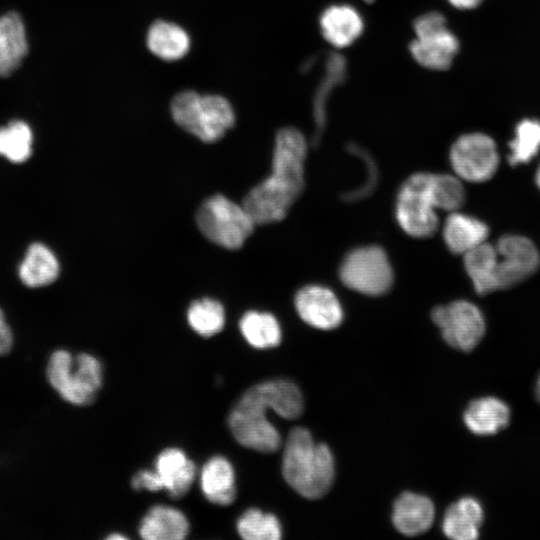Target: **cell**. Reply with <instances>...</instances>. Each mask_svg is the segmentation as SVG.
Masks as SVG:
<instances>
[{"instance_id":"obj_1","label":"cell","mask_w":540,"mask_h":540,"mask_svg":"<svg viewBox=\"0 0 540 540\" xmlns=\"http://www.w3.org/2000/svg\"><path fill=\"white\" fill-rule=\"evenodd\" d=\"M304 401L299 388L285 379L260 382L247 389L232 407L228 425L242 446L263 453H273L281 445V436L266 417L272 410L282 418L299 417Z\"/></svg>"},{"instance_id":"obj_2","label":"cell","mask_w":540,"mask_h":540,"mask_svg":"<svg viewBox=\"0 0 540 540\" xmlns=\"http://www.w3.org/2000/svg\"><path fill=\"white\" fill-rule=\"evenodd\" d=\"M307 149V141L299 130L286 127L278 131L271 174L254 186L242 203L255 224L282 220L300 196Z\"/></svg>"},{"instance_id":"obj_3","label":"cell","mask_w":540,"mask_h":540,"mask_svg":"<svg viewBox=\"0 0 540 540\" xmlns=\"http://www.w3.org/2000/svg\"><path fill=\"white\" fill-rule=\"evenodd\" d=\"M282 473L286 482L301 496L320 498L333 483V454L326 444L316 443L307 429L295 427L285 443Z\"/></svg>"},{"instance_id":"obj_4","label":"cell","mask_w":540,"mask_h":540,"mask_svg":"<svg viewBox=\"0 0 540 540\" xmlns=\"http://www.w3.org/2000/svg\"><path fill=\"white\" fill-rule=\"evenodd\" d=\"M171 113L182 129L207 143L222 138L235 123L233 108L226 98L191 90L174 96Z\"/></svg>"},{"instance_id":"obj_5","label":"cell","mask_w":540,"mask_h":540,"mask_svg":"<svg viewBox=\"0 0 540 540\" xmlns=\"http://www.w3.org/2000/svg\"><path fill=\"white\" fill-rule=\"evenodd\" d=\"M46 371L50 385L73 405L92 403L102 387V365L88 353L73 356L66 350H57L50 356Z\"/></svg>"},{"instance_id":"obj_6","label":"cell","mask_w":540,"mask_h":540,"mask_svg":"<svg viewBox=\"0 0 540 540\" xmlns=\"http://www.w3.org/2000/svg\"><path fill=\"white\" fill-rule=\"evenodd\" d=\"M196 222L203 235L226 249H238L256 225L243 205L221 194L207 198L199 207Z\"/></svg>"},{"instance_id":"obj_7","label":"cell","mask_w":540,"mask_h":540,"mask_svg":"<svg viewBox=\"0 0 540 540\" xmlns=\"http://www.w3.org/2000/svg\"><path fill=\"white\" fill-rule=\"evenodd\" d=\"M436 210L430 173H415L407 178L396 199V218L403 231L416 238L432 236L439 226Z\"/></svg>"},{"instance_id":"obj_8","label":"cell","mask_w":540,"mask_h":540,"mask_svg":"<svg viewBox=\"0 0 540 540\" xmlns=\"http://www.w3.org/2000/svg\"><path fill=\"white\" fill-rule=\"evenodd\" d=\"M339 274L346 287L370 296L388 292L393 284L392 267L379 246H365L349 252Z\"/></svg>"},{"instance_id":"obj_9","label":"cell","mask_w":540,"mask_h":540,"mask_svg":"<svg viewBox=\"0 0 540 540\" xmlns=\"http://www.w3.org/2000/svg\"><path fill=\"white\" fill-rule=\"evenodd\" d=\"M431 318L445 342L457 350H473L485 334L486 324L481 310L466 300L435 307Z\"/></svg>"},{"instance_id":"obj_10","label":"cell","mask_w":540,"mask_h":540,"mask_svg":"<svg viewBox=\"0 0 540 540\" xmlns=\"http://www.w3.org/2000/svg\"><path fill=\"white\" fill-rule=\"evenodd\" d=\"M449 158L457 177L474 183L491 179L499 166L495 141L480 132L460 136L451 146Z\"/></svg>"},{"instance_id":"obj_11","label":"cell","mask_w":540,"mask_h":540,"mask_svg":"<svg viewBox=\"0 0 540 540\" xmlns=\"http://www.w3.org/2000/svg\"><path fill=\"white\" fill-rule=\"evenodd\" d=\"M498 289H508L531 277L540 267V254L527 237L507 234L495 244Z\"/></svg>"},{"instance_id":"obj_12","label":"cell","mask_w":540,"mask_h":540,"mask_svg":"<svg viewBox=\"0 0 540 540\" xmlns=\"http://www.w3.org/2000/svg\"><path fill=\"white\" fill-rule=\"evenodd\" d=\"M31 52L27 22L18 10L0 13V78L15 74Z\"/></svg>"},{"instance_id":"obj_13","label":"cell","mask_w":540,"mask_h":540,"mask_svg":"<svg viewBox=\"0 0 540 540\" xmlns=\"http://www.w3.org/2000/svg\"><path fill=\"white\" fill-rule=\"evenodd\" d=\"M294 303L301 319L315 328L331 330L342 322L341 304L328 288L318 285L305 286L297 292Z\"/></svg>"},{"instance_id":"obj_14","label":"cell","mask_w":540,"mask_h":540,"mask_svg":"<svg viewBox=\"0 0 540 540\" xmlns=\"http://www.w3.org/2000/svg\"><path fill=\"white\" fill-rule=\"evenodd\" d=\"M409 50L421 66L443 71L448 69L459 51V40L447 25L416 35Z\"/></svg>"},{"instance_id":"obj_15","label":"cell","mask_w":540,"mask_h":540,"mask_svg":"<svg viewBox=\"0 0 540 540\" xmlns=\"http://www.w3.org/2000/svg\"><path fill=\"white\" fill-rule=\"evenodd\" d=\"M324 39L336 48L351 45L364 30V22L356 8L347 4L331 5L319 19Z\"/></svg>"},{"instance_id":"obj_16","label":"cell","mask_w":540,"mask_h":540,"mask_svg":"<svg viewBox=\"0 0 540 540\" xmlns=\"http://www.w3.org/2000/svg\"><path fill=\"white\" fill-rule=\"evenodd\" d=\"M155 471L171 498L183 497L196 477V465L180 448H166L155 461Z\"/></svg>"},{"instance_id":"obj_17","label":"cell","mask_w":540,"mask_h":540,"mask_svg":"<svg viewBox=\"0 0 540 540\" xmlns=\"http://www.w3.org/2000/svg\"><path fill=\"white\" fill-rule=\"evenodd\" d=\"M435 509L432 501L413 492H404L393 505L394 527L406 536H416L426 532L433 524Z\"/></svg>"},{"instance_id":"obj_18","label":"cell","mask_w":540,"mask_h":540,"mask_svg":"<svg viewBox=\"0 0 540 540\" xmlns=\"http://www.w3.org/2000/svg\"><path fill=\"white\" fill-rule=\"evenodd\" d=\"M200 487L205 498L219 506H227L236 498L235 471L221 455L211 457L200 472Z\"/></svg>"},{"instance_id":"obj_19","label":"cell","mask_w":540,"mask_h":540,"mask_svg":"<svg viewBox=\"0 0 540 540\" xmlns=\"http://www.w3.org/2000/svg\"><path fill=\"white\" fill-rule=\"evenodd\" d=\"M138 532L145 540H182L189 533V521L177 508L155 505L141 519Z\"/></svg>"},{"instance_id":"obj_20","label":"cell","mask_w":540,"mask_h":540,"mask_svg":"<svg viewBox=\"0 0 540 540\" xmlns=\"http://www.w3.org/2000/svg\"><path fill=\"white\" fill-rule=\"evenodd\" d=\"M488 226L481 220L460 213L451 212L443 226V239L450 252L464 255L486 242Z\"/></svg>"},{"instance_id":"obj_21","label":"cell","mask_w":540,"mask_h":540,"mask_svg":"<svg viewBox=\"0 0 540 540\" xmlns=\"http://www.w3.org/2000/svg\"><path fill=\"white\" fill-rule=\"evenodd\" d=\"M484 520L483 508L478 500L464 497L451 504L445 512L442 531L450 539L474 540Z\"/></svg>"},{"instance_id":"obj_22","label":"cell","mask_w":540,"mask_h":540,"mask_svg":"<svg viewBox=\"0 0 540 540\" xmlns=\"http://www.w3.org/2000/svg\"><path fill=\"white\" fill-rule=\"evenodd\" d=\"M467 428L476 435H492L506 427L510 420V409L496 397L475 399L463 414Z\"/></svg>"},{"instance_id":"obj_23","label":"cell","mask_w":540,"mask_h":540,"mask_svg":"<svg viewBox=\"0 0 540 540\" xmlns=\"http://www.w3.org/2000/svg\"><path fill=\"white\" fill-rule=\"evenodd\" d=\"M60 271L57 257L42 243L31 244L19 266V278L31 288L44 287L53 283Z\"/></svg>"},{"instance_id":"obj_24","label":"cell","mask_w":540,"mask_h":540,"mask_svg":"<svg viewBox=\"0 0 540 540\" xmlns=\"http://www.w3.org/2000/svg\"><path fill=\"white\" fill-rule=\"evenodd\" d=\"M188 33L175 23L155 21L147 33V47L158 58L176 61L183 58L190 49Z\"/></svg>"},{"instance_id":"obj_25","label":"cell","mask_w":540,"mask_h":540,"mask_svg":"<svg viewBox=\"0 0 540 540\" xmlns=\"http://www.w3.org/2000/svg\"><path fill=\"white\" fill-rule=\"evenodd\" d=\"M464 267L476 292L486 295L498 289V256L495 245L484 242L463 255Z\"/></svg>"},{"instance_id":"obj_26","label":"cell","mask_w":540,"mask_h":540,"mask_svg":"<svg viewBox=\"0 0 540 540\" xmlns=\"http://www.w3.org/2000/svg\"><path fill=\"white\" fill-rule=\"evenodd\" d=\"M347 73L346 59L339 53H330L326 60L325 74L313 98V118L315 124V132L313 136V144L320 140L322 132L326 125V107L331 92L336 86L340 85Z\"/></svg>"},{"instance_id":"obj_27","label":"cell","mask_w":540,"mask_h":540,"mask_svg":"<svg viewBox=\"0 0 540 540\" xmlns=\"http://www.w3.org/2000/svg\"><path fill=\"white\" fill-rule=\"evenodd\" d=\"M239 328L245 340L256 349L276 347L282 339L277 319L267 312H246L239 321Z\"/></svg>"},{"instance_id":"obj_28","label":"cell","mask_w":540,"mask_h":540,"mask_svg":"<svg viewBox=\"0 0 540 540\" xmlns=\"http://www.w3.org/2000/svg\"><path fill=\"white\" fill-rule=\"evenodd\" d=\"M34 135L22 119H13L0 126V155L13 163H23L32 154Z\"/></svg>"},{"instance_id":"obj_29","label":"cell","mask_w":540,"mask_h":540,"mask_svg":"<svg viewBox=\"0 0 540 540\" xmlns=\"http://www.w3.org/2000/svg\"><path fill=\"white\" fill-rule=\"evenodd\" d=\"M187 321L190 327L203 337L219 333L225 325L222 304L211 298L194 301L188 308Z\"/></svg>"},{"instance_id":"obj_30","label":"cell","mask_w":540,"mask_h":540,"mask_svg":"<svg viewBox=\"0 0 540 540\" xmlns=\"http://www.w3.org/2000/svg\"><path fill=\"white\" fill-rule=\"evenodd\" d=\"M237 532L245 540H278L282 529L277 517L257 508L247 509L237 520Z\"/></svg>"},{"instance_id":"obj_31","label":"cell","mask_w":540,"mask_h":540,"mask_svg":"<svg viewBox=\"0 0 540 540\" xmlns=\"http://www.w3.org/2000/svg\"><path fill=\"white\" fill-rule=\"evenodd\" d=\"M510 165L528 163L540 150V121L523 119L515 128L514 138L509 142Z\"/></svg>"},{"instance_id":"obj_32","label":"cell","mask_w":540,"mask_h":540,"mask_svg":"<svg viewBox=\"0 0 540 540\" xmlns=\"http://www.w3.org/2000/svg\"><path fill=\"white\" fill-rule=\"evenodd\" d=\"M430 188L437 209L454 212L465 202L466 194L459 177L430 173Z\"/></svg>"},{"instance_id":"obj_33","label":"cell","mask_w":540,"mask_h":540,"mask_svg":"<svg viewBox=\"0 0 540 540\" xmlns=\"http://www.w3.org/2000/svg\"><path fill=\"white\" fill-rule=\"evenodd\" d=\"M131 486L135 490H148L158 492L164 489L163 483L154 470H140L131 479Z\"/></svg>"},{"instance_id":"obj_34","label":"cell","mask_w":540,"mask_h":540,"mask_svg":"<svg viewBox=\"0 0 540 540\" xmlns=\"http://www.w3.org/2000/svg\"><path fill=\"white\" fill-rule=\"evenodd\" d=\"M12 331L5 319L3 311L0 309V355L8 353L12 347Z\"/></svg>"},{"instance_id":"obj_35","label":"cell","mask_w":540,"mask_h":540,"mask_svg":"<svg viewBox=\"0 0 540 540\" xmlns=\"http://www.w3.org/2000/svg\"><path fill=\"white\" fill-rule=\"evenodd\" d=\"M453 7L460 10H470L479 6L483 0H447Z\"/></svg>"},{"instance_id":"obj_36","label":"cell","mask_w":540,"mask_h":540,"mask_svg":"<svg viewBox=\"0 0 540 540\" xmlns=\"http://www.w3.org/2000/svg\"><path fill=\"white\" fill-rule=\"evenodd\" d=\"M535 395H536V398L538 399V401L540 402V375L536 381V386H535Z\"/></svg>"},{"instance_id":"obj_37","label":"cell","mask_w":540,"mask_h":540,"mask_svg":"<svg viewBox=\"0 0 540 540\" xmlns=\"http://www.w3.org/2000/svg\"><path fill=\"white\" fill-rule=\"evenodd\" d=\"M107 539H126V537L124 535H121V534H111L109 536H107Z\"/></svg>"},{"instance_id":"obj_38","label":"cell","mask_w":540,"mask_h":540,"mask_svg":"<svg viewBox=\"0 0 540 540\" xmlns=\"http://www.w3.org/2000/svg\"><path fill=\"white\" fill-rule=\"evenodd\" d=\"M535 180H536V183L538 185V187L540 188V165L536 171V177H535Z\"/></svg>"},{"instance_id":"obj_39","label":"cell","mask_w":540,"mask_h":540,"mask_svg":"<svg viewBox=\"0 0 540 540\" xmlns=\"http://www.w3.org/2000/svg\"><path fill=\"white\" fill-rule=\"evenodd\" d=\"M365 1H366V2H373V1H375V0H365Z\"/></svg>"}]
</instances>
